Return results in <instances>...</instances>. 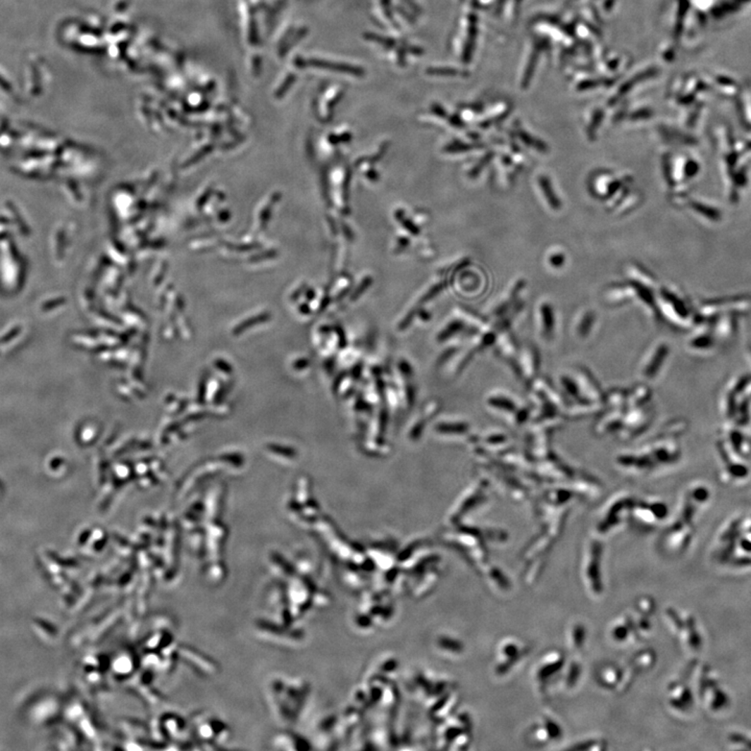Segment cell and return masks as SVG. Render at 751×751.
<instances>
[{"mask_svg": "<svg viewBox=\"0 0 751 751\" xmlns=\"http://www.w3.org/2000/svg\"><path fill=\"white\" fill-rule=\"evenodd\" d=\"M659 299H661V306H659V314L663 311L664 314H667L671 322L677 325V327L683 328L690 323V320L694 316L693 312L690 311L685 302H683V299H681L678 295L667 288H662L659 292Z\"/></svg>", "mask_w": 751, "mask_h": 751, "instance_id": "2", "label": "cell"}, {"mask_svg": "<svg viewBox=\"0 0 751 751\" xmlns=\"http://www.w3.org/2000/svg\"><path fill=\"white\" fill-rule=\"evenodd\" d=\"M537 182L538 189H540V193L544 197L545 203L548 205V207L552 211H559L563 207V203H561V199H559V195L557 194V191H555L550 178L542 173V175H538Z\"/></svg>", "mask_w": 751, "mask_h": 751, "instance_id": "8", "label": "cell"}, {"mask_svg": "<svg viewBox=\"0 0 751 751\" xmlns=\"http://www.w3.org/2000/svg\"><path fill=\"white\" fill-rule=\"evenodd\" d=\"M540 358L538 349L533 345H527L522 349L520 355L518 354L516 362L511 368L512 372L516 375L520 381L530 386L537 379V376L540 372Z\"/></svg>", "mask_w": 751, "mask_h": 751, "instance_id": "3", "label": "cell"}, {"mask_svg": "<svg viewBox=\"0 0 751 751\" xmlns=\"http://www.w3.org/2000/svg\"><path fill=\"white\" fill-rule=\"evenodd\" d=\"M548 263L551 268H561L566 263V256L563 252H555L548 256Z\"/></svg>", "mask_w": 751, "mask_h": 751, "instance_id": "13", "label": "cell"}, {"mask_svg": "<svg viewBox=\"0 0 751 751\" xmlns=\"http://www.w3.org/2000/svg\"><path fill=\"white\" fill-rule=\"evenodd\" d=\"M669 354V345L665 342H659L653 346L642 359L639 368L640 377L646 382L657 379L665 366Z\"/></svg>", "mask_w": 751, "mask_h": 751, "instance_id": "4", "label": "cell"}, {"mask_svg": "<svg viewBox=\"0 0 751 751\" xmlns=\"http://www.w3.org/2000/svg\"><path fill=\"white\" fill-rule=\"evenodd\" d=\"M628 271L631 280H633V281L643 284V285L648 286V287L650 288L654 287V278H653L652 275H650L648 271H645L644 268H641V266L633 264V266H631Z\"/></svg>", "mask_w": 751, "mask_h": 751, "instance_id": "12", "label": "cell"}, {"mask_svg": "<svg viewBox=\"0 0 751 751\" xmlns=\"http://www.w3.org/2000/svg\"><path fill=\"white\" fill-rule=\"evenodd\" d=\"M651 398H652V394H651L650 388L645 385V383L639 384L633 388V390L628 392L626 408L633 409V408L644 407L651 400Z\"/></svg>", "mask_w": 751, "mask_h": 751, "instance_id": "10", "label": "cell"}, {"mask_svg": "<svg viewBox=\"0 0 751 751\" xmlns=\"http://www.w3.org/2000/svg\"><path fill=\"white\" fill-rule=\"evenodd\" d=\"M538 330L545 342H553L557 333V316L554 308L549 302L544 301L538 305Z\"/></svg>", "mask_w": 751, "mask_h": 751, "instance_id": "6", "label": "cell"}, {"mask_svg": "<svg viewBox=\"0 0 751 751\" xmlns=\"http://www.w3.org/2000/svg\"><path fill=\"white\" fill-rule=\"evenodd\" d=\"M488 403L495 411L507 416L509 424L516 427L524 425L530 416L531 410L527 406L521 405L511 395L504 392L492 395L488 399Z\"/></svg>", "mask_w": 751, "mask_h": 751, "instance_id": "1", "label": "cell"}, {"mask_svg": "<svg viewBox=\"0 0 751 751\" xmlns=\"http://www.w3.org/2000/svg\"><path fill=\"white\" fill-rule=\"evenodd\" d=\"M627 409L625 408H620V409H614L611 414H607V416H603L595 427V431L598 433L599 435H605V434L613 433V432H620L623 426V420H624L625 412Z\"/></svg>", "mask_w": 751, "mask_h": 751, "instance_id": "7", "label": "cell"}, {"mask_svg": "<svg viewBox=\"0 0 751 751\" xmlns=\"http://www.w3.org/2000/svg\"><path fill=\"white\" fill-rule=\"evenodd\" d=\"M635 503V498L627 492L614 497L613 500L607 505L604 518L599 523L600 531L609 530L615 527L616 524H619L622 521V514H629Z\"/></svg>", "mask_w": 751, "mask_h": 751, "instance_id": "5", "label": "cell"}, {"mask_svg": "<svg viewBox=\"0 0 751 751\" xmlns=\"http://www.w3.org/2000/svg\"><path fill=\"white\" fill-rule=\"evenodd\" d=\"M597 316L592 310H585L579 314L578 318L575 322V335L581 340L589 337L596 323Z\"/></svg>", "mask_w": 751, "mask_h": 751, "instance_id": "9", "label": "cell"}, {"mask_svg": "<svg viewBox=\"0 0 751 751\" xmlns=\"http://www.w3.org/2000/svg\"><path fill=\"white\" fill-rule=\"evenodd\" d=\"M609 394L605 395V403L611 404L613 409H620V408L626 407L627 398H628V392L626 390L622 387L613 388ZM627 409V408H626Z\"/></svg>", "mask_w": 751, "mask_h": 751, "instance_id": "11", "label": "cell"}]
</instances>
